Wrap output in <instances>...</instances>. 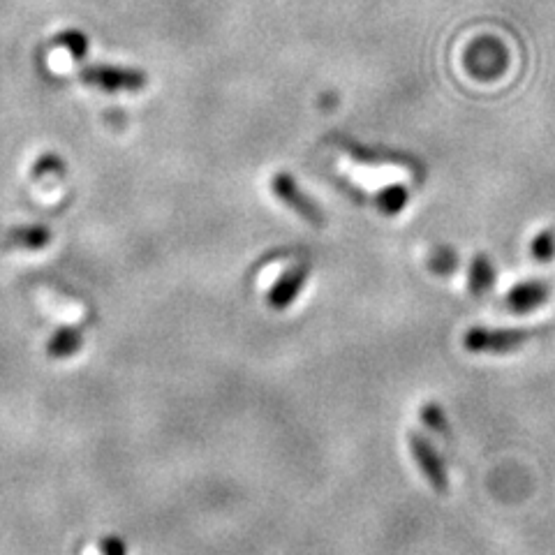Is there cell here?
<instances>
[{"label": "cell", "mask_w": 555, "mask_h": 555, "mask_svg": "<svg viewBox=\"0 0 555 555\" xmlns=\"http://www.w3.org/2000/svg\"><path fill=\"white\" fill-rule=\"evenodd\" d=\"M532 329H488L472 327L465 333L463 345L472 354H509L532 338Z\"/></svg>", "instance_id": "1"}, {"label": "cell", "mask_w": 555, "mask_h": 555, "mask_svg": "<svg viewBox=\"0 0 555 555\" xmlns=\"http://www.w3.org/2000/svg\"><path fill=\"white\" fill-rule=\"evenodd\" d=\"M410 449L414 461H417L419 470L424 472V477L435 493H447L449 491V477L447 468H444L442 458L438 456V451L433 449V444L428 442L424 435L410 433Z\"/></svg>", "instance_id": "2"}, {"label": "cell", "mask_w": 555, "mask_h": 555, "mask_svg": "<svg viewBox=\"0 0 555 555\" xmlns=\"http://www.w3.org/2000/svg\"><path fill=\"white\" fill-rule=\"evenodd\" d=\"M273 192H276V197H280L287 206H290L296 216H301L303 220H306L308 225L324 227V213L320 211V206H317L313 199H308L306 195H303V192L296 188V183L290 179V176L278 174L276 179H273Z\"/></svg>", "instance_id": "3"}, {"label": "cell", "mask_w": 555, "mask_h": 555, "mask_svg": "<svg viewBox=\"0 0 555 555\" xmlns=\"http://www.w3.org/2000/svg\"><path fill=\"white\" fill-rule=\"evenodd\" d=\"M308 273H310V264H296L292 269H287L283 276L278 278V283L271 287L269 299H266L269 301V306L273 310L290 308L292 303L299 299L303 285H306L308 280Z\"/></svg>", "instance_id": "4"}, {"label": "cell", "mask_w": 555, "mask_h": 555, "mask_svg": "<svg viewBox=\"0 0 555 555\" xmlns=\"http://www.w3.org/2000/svg\"><path fill=\"white\" fill-rule=\"evenodd\" d=\"M551 296V287L542 283V280H528L509 290L507 294V308L516 315L532 313V310L542 308Z\"/></svg>", "instance_id": "5"}, {"label": "cell", "mask_w": 555, "mask_h": 555, "mask_svg": "<svg viewBox=\"0 0 555 555\" xmlns=\"http://www.w3.org/2000/svg\"><path fill=\"white\" fill-rule=\"evenodd\" d=\"M81 345H84V336L77 327H61L51 336L47 354L51 359H68L79 352Z\"/></svg>", "instance_id": "6"}, {"label": "cell", "mask_w": 555, "mask_h": 555, "mask_svg": "<svg viewBox=\"0 0 555 555\" xmlns=\"http://www.w3.org/2000/svg\"><path fill=\"white\" fill-rule=\"evenodd\" d=\"M495 283V269L491 257L479 253L475 255L470 264V278H468V287L470 292L475 296H484L488 290H491Z\"/></svg>", "instance_id": "7"}, {"label": "cell", "mask_w": 555, "mask_h": 555, "mask_svg": "<svg viewBox=\"0 0 555 555\" xmlns=\"http://www.w3.org/2000/svg\"><path fill=\"white\" fill-rule=\"evenodd\" d=\"M407 199H410V192L403 185H391V188L382 190L380 195H377V206H380V211L384 216H398L405 209Z\"/></svg>", "instance_id": "8"}, {"label": "cell", "mask_w": 555, "mask_h": 555, "mask_svg": "<svg viewBox=\"0 0 555 555\" xmlns=\"http://www.w3.org/2000/svg\"><path fill=\"white\" fill-rule=\"evenodd\" d=\"M530 255L539 264H549L555 259V232L544 229L530 241Z\"/></svg>", "instance_id": "9"}, {"label": "cell", "mask_w": 555, "mask_h": 555, "mask_svg": "<svg viewBox=\"0 0 555 555\" xmlns=\"http://www.w3.org/2000/svg\"><path fill=\"white\" fill-rule=\"evenodd\" d=\"M421 421L431 428V431H435L438 435H442V438H449L451 431H449V421H447V414H444L442 407L438 403H424L421 405Z\"/></svg>", "instance_id": "10"}, {"label": "cell", "mask_w": 555, "mask_h": 555, "mask_svg": "<svg viewBox=\"0 0 555 555\" xmlns=\"http://www.w3.org/2000/svg\"><path fill=\"white\" fill-rule=\"evenodd\" d=\"M456 264H458V257H456L454 250L447 248V246L435 248L431 257H428V266H431L435 273H440V276H447V273L454 271Z\"/></svg>", "instance_id": "11"}, {"label": "cell", "mask_w": 555, "mask_h": 555, "mask_svg": "<svg viewBox=\"0 0 555 555\" xmlns=\"http://www.w3.org/2000/svg\"><path fill=\"white\" fill-rule=\"evenodd\" d=\"M100 549H102V555H128L125 542H123V539H118L116 535H109V537L102 539Z\"/></svg>", "instance_id": "12"}]
</instances>
